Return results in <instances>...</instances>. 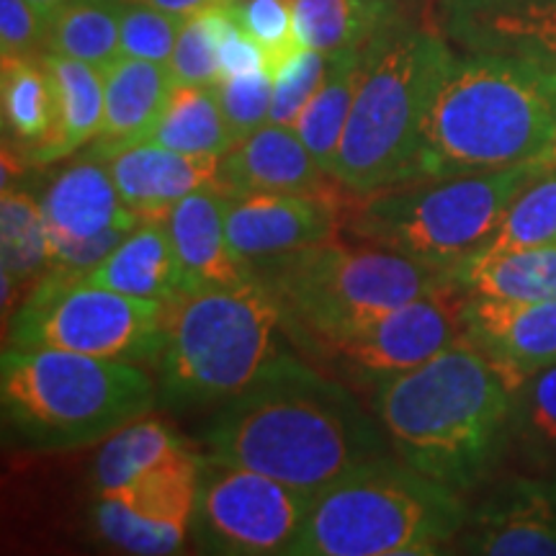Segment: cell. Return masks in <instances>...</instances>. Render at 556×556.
<instances>
[{
    "mask_svg": "<svg viewBox=\"0 0 556 556\" xmlns=\"http://www.w3.org/2000/svg\"><path fill=\"white\" fill-rule=\"evenodd\" d=\"M438 34L392 21L364 47L336 180L356 197L413 184L435 83L451 60Z\"/></svg>",
    "mask_w": 556,
    "mask_h": 556,
    "instance_id": "8992f818",
    "label": "cell"
},
{
    "mask_svg": "<svg viewBox=\"0 0 556 556\" xmlns=\"http://www.w3.org/2000/svg\"><path fill=\"white\" fill-rule=\"evenodd\" d=\"M464 304L467 291L448 283L387 312L364 328L330 340L319 348L317 356L323 353L353 377L381 384L428 364L438 353L464 340Z\"/></svg>",
    "mask_w": 556,
    "mask_h": 556,
    "instance_id": "4fadbf2b",
    "label": "cell"
},
{
    "mask_svg": "<svg viewBox=\"0 0 556 556\" xmlns=\"http://www.w3.org/2000/svg\"><path fill=\"white\" fill-rule=\"evenodd\" d=\"M173 86H214L219 83L217 26L212 11L184 21L168 62Z\"/></svg>",
    "mask_w": 556,
    "mask_h": 556,
    "instance_id": "d590c367",
    "label": "cell"
},
{
    "mask_svg": "<svg viewBox=\"0 0 556 556\" xmlns=\"http://www.w3.org/2000/svg\"><path fill=\"white\" fill-rule=\"evenodd\" d=\"M186 18L127 0L122 13V54L168 65Z\"/></svg>",
    "mask_w": 556,
    "mask_h": 556,
    "instance_id": "74e56055",
    "label": "cell"
},
{
    "mask_svg": "<svg viewBox=\"0 0 556 556\" xmlns=\"http://www.w3.org/2000/svg\"><path fill=\"white\" fill-rule=\"evenodd\" d=\"M127 0H70L47 18L45 50L106 70L122 58V13Z\"/></svg>",
    "mask_w": 556,
    "mask_h": 556,
    "instance_id": "f1b7e54d",
    "label": "cell"
},
{
    "mask_svg": "<svg viewBox=\"0 0 556 556\" xmlns=\"http://www.w3.org/2000/svg\"><path fill=\"white\" fill-rule=\"evenodd\" d=\"M217 86L227 127L232 131L235 144L270 122L274 78H270L266 70L263 73L235 75V78L219 80Z\"/></svg>",
    "mask_w": 556,
    "mask_h": 556,
    "instance_id": "f35d334b",
    "label": "cell"
},
{
    "mask_svg": "<svg viewBox=\"0 0 556 556\" xmlns=\"http://www.w3.org/2000/svg\"><path fill=\"white\" fill-rule=\"evenodd\" d=\"M186 446L168 426L157 420H135L106 438L90 471L93 497L122 490L144 471Z\"/></svg>",
    "mask_w": 556,
    "mask_h": 556,
    "instance_id": "1f68e13d",
    "label": "cell"
},
{
    "mask_svg": "<svg viewBox=\"0 0 556 556\" xmlns=\"http://www.w3.org/2000/svg\"><path fill=\"white\" fill-rule=\"evenodd\" d=\"M438 21L464 52L518 60L556 78V0H438Z\"/></svg>",
    "mask_w": 556,
    "mask_h": 556,
    "instance_id": "9a60e30c",
    "label": "cell"
},
{
    "mask_svg": "<svg viewBox=\"0 0 556 556\" xmlns=\"http://www.w3.org/2000/svg\"><path fill=\"white\" fill-rule=\"evenodd\" d=\"M541 170L544 165L528 160L510 168L422 178L366 193L348 214L345 229L356 242L394 250L454 278Z\"/></svg>",
    "mask_w": 556,
    "mask_h": 556,
    "instance_id": "9c48e42d",
    "label": "cell"
},
{
    "mask_svg": "<svg viewBox=\"0 0 556 556\" xmlns=\"http://www.w3.org/2000/svg\"><path fill=\"white\" fill-rule=\"evenodd\" d=\"M458 546L484 556H556V471L500 482L467 516Z\"/></svg>",
    "mask_w": 556,
    "mask_h": 556,
    "instance_id": "2e32d148",
    "label": "cell"
},
{
    "mask_svg": "<svg viewBox=\"0 0 556 556\" xmlns=\"http://www.w3.org/2000/svg\"><path fill=\"white\" fill-rule=\"evenodd\" d=\"M180 266V294L232 289L253 281L255 268L242 261L227 238V193L199 189L165 214Z\"/></svg>",
    "mask_w": 556,
    "mask_h": 556,
    "instance_id": "d6986e66",
    "label": "cell"
},
{
    "mask_svg": "<svg viewBox=\"0 0 556 556\" xmlns=\"http://www.w3.org/2000/svg\"><path fill=\"white\" fill-rule=\"evenodd\" d=\"M361 62L364 50H348L332 54L328 75L323 86L312 96L307 109L302 111L296 122V135L307 144L312 157L328 176L336 180L340 142H343L348 116H351L353 99L361 78Z\"/></svg>",
    "mask_w": 556,
    "mask_h": 556,
    "instance_id": "484cf974",
    "label": "cell"
},
{
    "mask_svg": "<svg viewBox=\"0 0 556 556\" xmlns=\"http://www.w3.org/2000/svg\"><path fill=\"white\" fill-rule=\"evenodd\" d=\"M168 304L135 299L50 268L13 315L16 348H58L109 361H157Z\"/></svg>",
    "mask_w": 556,
    "mask_h": 556,
    "instance_id": "30bf717a",
    "label": "cell"
},
{
    "mask_svg": "<svg viewBox=\"0 0 556 556\" xmlns=\"http://www.w3.org/2000/svg\"><path fill=\"white\" fill-rule=\"evenodd\" d=\"M464 338L518 389L541 368L556 366V299L505 302L467 294Z\"/></svg>",
    "mask_w": 556,
    "mask_h": 556,
    "instance_id": "ac0fdd59",
    "label": "cell"
},
{
    "mask_svg": "<svg viewBox=\"0 0 556 556\" xmlns=\"http://www.w3.org/2000/svg\"><path fill=\"white\" fill-rule=\"evenodd\" d=\"M214 26H217V54H219V80L235 75L268 73V62L263 47L255 41L229 13L227 3L212 9Z\"/></svg>",
    "mask_w": 556,
    "mask_h": 556,
    "instance_id": "ab89813d",
    "label": "cell"
},
{
    "mask_svg": "<svg viewBox=\"0 0 556 556\" xmlns=\"http://www.w3.org/2000/svg\"><path fill=\"white\" fill-rule=\"evenodd\" d=\"M330 58L328 54L309 50H299L287 65L274 75V103H270V122L283 124V127H296L299 116L307 109L312 96L323 86L328 75Z\"/></svg>",
    "mask_w": 556,
    "mask_h": 556,
    "instance_id": "8d00e7d4",
    "label": "cell"
},
{
    "mask_svg": "<svg viewBox=\"0 0 556 556\" xmlns=\"http://www.w3.org/2000/svg\"><path fill=\"white\" fill-rule=\"evenodd\" d=\"M291 9L302 45L328 58L364 50L402 16L400 0H291Z\"/></svg>",
    "mask_w": 556,
    "mask_h": 556,
    "instance_id": "d4e9b609",
    "label": "cell"
},
{
    "mask_svg": "<svg viewBox=\"0 0 556 556\" xmlns=\"http://www.w3.org/2000/svg\"><path fill=\"white\" fill-rule=\"evenodd\" d=\"M510 443L531 467L556 469V366L541 368L513 394Z\"/></svg>",
    "mask_w": 556,
    "mask_h": 556,
    "instance_id": "836d02e7",
    "label": "cell"
},
{
    "mask_svg": "<svg viewBox=\"0 0 556 556\" xmlns=\"http://www.w3.org/2000/svg\"><path fill=\"white\" fill-rule=\"evenodd\" d=\"M283 312L289 338L319 351L454 278L394 250L319 242L255 266Z\"/></svg>",
    "mask_w": 556,
    "mask_h": 556,
    "instance_id": "ba28073f",
    "label": "cell"
},
{
    "mask_svg": "<svg viewBox=\"0 0 556 556\" xmlns=\"http://www.w3.org/2000/svg\"><path fill=\"white\" fill-rule=\"evenodd\" d=\"M39 204L50 242V268L65 274H88L142 222L122 201L109 165L99 155L58 173Z\"/></svg>",
    "mask_w": 556,
    "mask_h": 556,
    "instance_id": "5bb4252c",
    "label": "cell"
},
{
    "mask_svg": "<svg viewBox=\"0 0 556 556\" xmlns=\"http://www.w3.org/2000/svg\"><path fill=\"white\" fill-rule=\"evenodd\" d=\"M456 287L505 302H552L556 299V242L484 263L458 276Z\"/></svg>",
    "mask_w": 556,
    "mask_h": 556,
    "instance_id": "d6a6232c",
    "label": "cell"
},
{
    "mask_svg": "<svg viewBox=\"0 0 556 556\" xmlns=\"http://www.w3.org/2000/svg\"><path fill=\"white\" fill-rule=\"evenodd\" d=\"M0 248H3V307L21 289L50 270V242L41 204L31 193L3 186L0 199Z\"/></svg>",
    "mask_w": 556,
    "mask_h": 556,
    "instance_id": "f546056e",
    "label": "cell"
},
{
    "mask_svg": "<svg viewBox=\"0 0 556 556\" xmlns=\"http://www.w3.org/2000/svg\"><path fill=\"white\" fill-rule=\"evenodd\" d=\"M150 142L186 155H225L235 148L219 86H173Z\"/></svg>",
    "mask_w": 556,
    "mask_h": 556,
    "instance_id": "4316f807",
    "label": "cell"
},
{
    "mask_svg": "<svg viewBox=\"0 0 556 556\" xmlns=\"http://www.w3.org/2000/svg\"><path fill=\"white\" fill-rule=\"evenodd\" d=\"M315 495L261 471L204 456L191 536L222 556H291Z\"/></svg>",
    "mask_w": 556,
    "mask_h": 556,
    "instance_id": "8fae6325",
    "label": "cell"
},
{
    "mask_svg": "<svg viewBox=\"0 0 556 556\" xmlns=\"http://www.w3.org/2000/svg\"><path fill=\"white\" fill-rule=\"evenodd\" d=\"M283 312L255 276L232 289L178 294L157 356V405L222 407L289 356Z\"/></svg>",
    "mask_w": 556,
    "mask_h": 556,
    "instance_id": "5b68a950",
    "label": "cell"
},
{
    "mask_svg": "<svg viewBox=\"0 0 556 556\" xmlns=\"http://www.w3.org/2000/svg\"><path fill=\"white\" fill-rule=\"evenodd\" d=\"M29 3L41 13V16L50 18L54 11L62 9V5H65V3H70V0H29Z\"/></svg>",
    "mask_w": 556,
    "mask_h": 556,
    "instance_id": "ee69618b",
    "label": "cell"
},
{
    "mask_svg": "<svg viewBox=\"0 0 556 556\" xmlns=\"http://www.w3.org/2000/svg\"><path fill=\"white\" fill-rule=\"evenodd\" d=\"M39 60L52 83L54 127L50 137L26 155L34 165H50L99 139L103 127V70L54 52H41Z\"/></svg>",
    "mask_w": 556,
    "mask_h": 556,
    "instance_id": "603a6c76",
    "label": "cell"
},
{
    "mask_svg": "<svg viewBox=\"0 0 556 556\" xmlns=\"http://www.w3.org/2000/svg\"><path fill=\"white\" fill-rule=\"evenodd\" d=\"M225 193H312L328 197L330 176L317 165L296 129L263 124L219 160Z\"/></svg>",
    "mask_w": 556,
    "mask_h": 556,
    "instance_id": "44dd1931",
    "label": "cell"
},
{
    "mask_svg": "<svg viewBox=\"0 0 556 556\" xmlns=\"http://www.w3.org/2000/svg\"><path fill=\"white\" fill-rule=\"evenodd\" d=\"M99 157L109 165L124 204L142 222L165 219L170 206L193 191L219 189V155H186L148 139Z\"/></svg>",
    "mask_w": 556,
    "mask_h": 556,
    "instance_id": "ffe728a7",
    "label": "cell"
},
{
    "mask_svg": "<svg viewBox=\"0 0 556 556\" xmlns=\"http://www.w3.org/2000/svg\"><path fill=\"white\" fill-rule=\"evenodd\" d=\"M556 129V78L495 54H451L426 116L417 178L536 160Z\"/></svg>",
    "mask_w": 556,
    "mask_h": 556,
    "instance_id": "3957f363",
    "label": "cell"
},
{
    "mask_svg": "<svg viewBox=\"0 0 556 556\" xmlns=\"http://www.w3.org/2000/svg\"><path fill=\"white\" fill-rule=\"evenodd\" d=\"M467 516L456 490L384 456L317 492L291 556L438 554Z\"/></svg>",
    "mask_w": 556,
    "mask_h": 556,
    "instance_id": "52a82bcc",
    "label": "cell"
},
{
    "mask_svg": "<svg viewBox=\"0 0 556 556\" xmlns=\"http://www.w3.org/2000/svg\"><path fill=\"white\" fill-rule=\"evenodd\" d=\"M201 448L214 462L261 471L309 495L394 454L379 420L343 384L291 353L212 415Z\"/></svg>",
    "mask_w": 556,
    "mask_h": 556,
    "instance_id": "6da1fadb",
    "label": "cell"
},
{
    "mask_svg": "<svg viewBox=\"0 0 556 556\" xmlns=\"http://www.w3.org/2000/svg\"><path fill=\"white\" fill-rule=\"evenodd\" d=\"M173 90L168 65L137 58H116L103 70V127L93 155L148 142Z\"/></svg>",
    "mask_w": 556,
    "mask_h": 556,
    "instance_id": "7402d4cb",
    "label": "cell"
},
{
    "mask_svg": "<svg viewBox=\"0 0 556 556\" xmlns=\"http://www.w3.org/2000/svg\"><path fill=\"white\" fill-rule=\"evenodd\" d=\"M338 208L312 193H227V238L250 266L336 240Z\"/></svg>",
    "mask_w": 556,
    "mask_h": 556,
    "instance_id": "e0dca14e",
    "label": "cell"
},
{
    "mask_svg": "<svg viewBox=\"0 0 556 556\" xmlns=\"http://www.w3.org/2000/svg\"><path fill=\"white\" fill-rule=\"evenodd\" d=\"M227 9L242 29L263 47L270 78L299 50H304L296 34L291 0H227Z\"/></svg>",
    "mask_w": 556,
    "mask_h": 556,
    "instance_id": "e575fe53",
    "label": "cell"
},
{
    "mask_svg": "<svg viewBox=\"0 0 556 556\" xmlns=\"http://www.w3.org/2000/svg\"><path fill=\"white\" fill-rule=\"evenodd\" d=\"M80 276L127 296L170 304L180 294V266L165 219L139 222L99 266Z\"/></svg>",
    "mask_w": 556,
    "mask_h": 556,
    "instance_id": "cb8c5ba5",
    "label": "cell"
},
{
    "mask_svg": "<svg viewBox=\"0 0 556 556\" xmlns=\"http://www.w3.org/2000/svg\"><path fill=\"white\" fill-rule=\"evenodd\" d=\"M539 165H544V168H556V129L552 139H548V144L544 150H541V155L536 157Z\"/></svg>",
    "mask_w": 556,
    "mask_h": 556,
    "instance_id": "7bdbcfd3",
    "label": "cell"
},
{
    "mask_svg": "<svg viewBox=\"0 0 556 556\" xmlns=\"http://www.w3.org/2000/svg\"><path fill=\"white\" fill-rule=\"evenodd\" d=\"M135 3L152 5V9H160L165 13H173L178 18H191L199 16V13L217 9V5L227 3V0H135Z\"/></svg>",
    "mask_w": 556,
    "mask_h": 556,
    "instance_id": "b9f144b4",
    "label": "cell"
},
{
    "mask_svg": "<svg viewBox=\"0 0 556 556\" xmlns=\"http://www.w3.org/2000/svg\"><path fill=\"white\" fill-rule=\"evenodd\" d=\"M45 37L47 18L29 0H0V52L3 58L45 50Z\"/></svg>",
    "mask_w": 556,
    "mask_h": 556,
    "instance_id": "60d3db41",
    "label": "cell"
},
{
    "mask_svg": "<svg viewBox=\"0 0 556 556\" xmlns=\"http://www.w3.org/2000/svg\"><path fill=\"white\" fill-rule=\"evenodd\" d=\"M556 242V168L541 170L523 186V191L510 201L507 212L500 219L495 232L482 242L471 258L454 274H469L484 263L503 258V255L531 250Z\"/></svg>",
    "mask_w": 556,
    "mask_h": 556,
    "instance_id": "83f0119b",
    "label": "cell"
},
{
    "mask_svg": "<svg viewBox=\"0 0 556 556\" xmlns=\"http://www.w3.org/2000/svg\"><path fill=\"white\" fill-rule=\"evenodd\" d=\"M513 394L505 374L464 338L377 384L371 409L400 462L462 495L510 446Z\"/></svg>",
    "mask_w": 556,
    "mask_h": 556,
    "instance_id": "7a4b0ae2",
    "label": "cell"
},
{
    "mask_svg": "<svg viewBox=\"0 0 556 556\" xmlns=\"http://www.w3.org/2000/svg\"><path fill=\"white\" fill-rule=\"evenodd\" d=\"M0 106L3 129L26 152L39 148L54 127V93L41 60L11 54L0 65Z\"/></svg>",
    "mask_w": 556,
    "mask_h": 556,
    "instance_id": "4dcf8cb0",
    "label": "cell"
},
{
    "mask_svg": "<svg viewBox=\"0 0 556 556\" xmlns=\"http://www.w3.org/2000/svg\"><path fill=\"white\" fill-rule=\"evenodd\" d=\"M204 454L189 446L109 495H96L93 531L124 554L163 556L184 548L191 533Z\"/></svg>",
    "mask_w": 556,
    "mask_h": 556,
    "instance_id": "7c38bea8",
    "label": "cell"
},
{
    "mask_svg": "<svg viewBox=\"0 0 556 556\" xmlns=\"http://www.w3.org/2000/svg\"><path fill=\"white\" fill-rule=\"evenodd\" d=\"M155 405L157 384L127 361L16 345H5L0 358L5 441L29 451L93 446Z\"/></svg>",
    "mask_w": 556,
    "mask_h": 556,
    "instance_id": "277c9868",
    "label": "cell"
}]
</instances>
